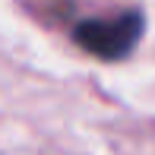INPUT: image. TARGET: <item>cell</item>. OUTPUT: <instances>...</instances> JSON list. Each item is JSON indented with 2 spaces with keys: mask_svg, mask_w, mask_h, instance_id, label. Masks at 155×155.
<instances>
[{
  "mask_svg": "<svg viewBox=\"0 0 155 155\" xmlns=\"http://www.w3.org/2000/svg\"><path fill=\"white\" fill-rule=\"evenodd\" d=\"M143 29H146L143 13L127 10V13H117V16L82 19L73 29V41L98 60H120L136 48Z\"/></svg>",
  "mask_w": 155,
  "mask_h": 155,
  "instance_id": "1",
  "label": "cell"
}]
</instances>
